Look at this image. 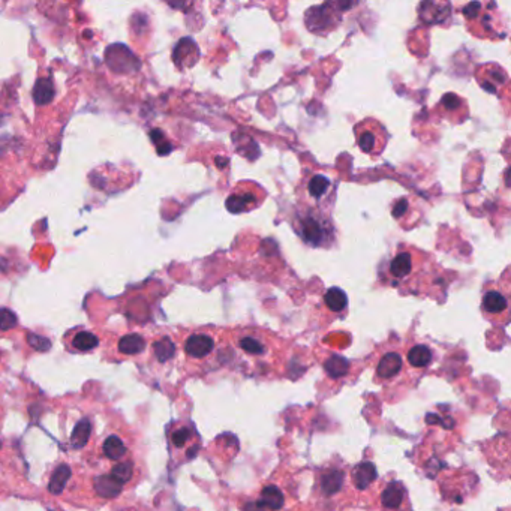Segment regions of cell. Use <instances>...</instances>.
Wrapping results in <instances>:
<instances>
[{
	"instance_id": "cell-4",
	"label": "cell",
	"mask_w": 511,
	"mask_h": 511,
	"mask_svg": "<svg viewBox=\"0 0 511 511\" xmlns=\"http://www.w3.org/2000/svg\"><path fill=\"white\" fill-rule=\"evenodd\" d=\"M354 136L359 149L369 154L372 159H377L384 152L390 135L387 129L377 118H364L354 126Z\"/></svg>"
},
{
	"instance_id": "cell-23",
	"label": "cell",
	"mask_w": 511,
	"mask_h": 511,
	"mask_svg": "<svg viewBox=\"0 0 511 511\" xmlns=\"http://www.w3.org/2000/svg\"><path fill=\"white\" fill-rule=\"evenodd\" d=\"M90 432H92V426H90L87 420H81V422L77 423L74 432L71 435L72 445H74L75 449H83L86 442L89 441Z\"/></svg>"
},
{
	"instance_id": "cell-1",
	"label": "cell",
	"mask_w": 511,
	"mask_h": 511,
	"mask_svg": "<svg viewBox=\"0 0 511 511\" xmlns=\"http://www.w3.org/2000/svg\"><path fill=\"white\" fill-rule=\"evenodd\" d=\"M429 255L413 246L400 244L395 251L393 257L382 262L381 279L386 284L396 288H411L415 285L420 276L427 269Z\"/></svg>"
},
{
	"instance_id": "cell-14",
	"label": "cell",
	"mask_w": 511,
	"mask_h": 511,
	"mask_svg": "<svg viewBox=\"0 0 511 511\" xmlns=\"http://www.w3.org/2000/svg\"><path fill=\"white\" fill-rule=\"evenodd\" d=\"M381 505L387 511H400L404 505H408V494L402 483L393 481L382 490Z\"/></svg>"
},
{
	"instance_id": "cell-7",
	"label": "cell",
	"mask_w": 511,
	"mask_h": 511,
	"mask_svg": "<svg viewBox=\"0 0 511 511\" xmlns=\"http://www.w3.org/2000/svg\"><path fill=\"white\" fill-rule=\"evenodd\" d=\"M337 3H323L309 8L305 14L306 29L316 35H327L334 30L342 21L341 11L336 9Z\"/></svg>"
},
{
	"instance_id": "cell-13",
	"label": "cell",
	"mask_w": 511,
	"mask_h": 511,
	"mask_svg": "<svg viewBox=\"0 0 511 511\" xmlns=\"http://www.w3.org/2000/svg\"><path fill=\"white\" fill-rule=\"evenodd\" d=\"M285 505V495L278 486L269 485L260 490V496L249 505L252 511H279Z\"/></svg>"
},
{
	"instance_id": "cell-26",
	"label": "cell",
	"mask_w": 511,
	"mask_h": 511,
	"mask_svg": "<svg viewBox=\"0 0 511 511\" xmlns=\"http://www.w3.org/2000/svg\"><path fill=\"white\" fill-rule=\"evenodd\" d=\"M35 99L38 104H47L48 101H51V96L54 95L53 90V83L50 80H39L36 83V87L33 90Z\"/></svg>"
},
{
	"instance_id": "cell-8",
	"label": "cell",
	"mask_w": 511,
	"mask_h": 511,
	"mask_svg": "<svg viewBox=\"0 0 511 511\" xmlns=\"http://www.w3.org/2000/svg\"><path fill=\"white\" fill-rule=\"evenodd\" d=\"M303 189L307 197V204L328 213L334 199V185L330 177L324 174H312L303 181Z\"/></svg>"
},
{
	"instance_id": "cell-21",
	"label": "cell",
	"mask_w": 511,
	"mask_h": 511,
	"mask_svg": "<svg viewBox=\"0 0 511 511\" xmlns=\"http://www.w3.org/2000/svg\"><path fill=\"white\" fill-rule=\"evenodd\" d=\"M71 468L68 467V465H60V467L54 471L53 477L50 480V485H48V490L50 494L53 495H60L63 489H65L68 480L71 478Z\"/></svg>"
},
{
	"instance_id": "cell-15",
	"label": "cell",
	"mask_w": 511,
	"mask_h": 511,
	"mask_svg": "<svg viewBox=\"0 0 511 511\" xmlns=\"http://www.w3.org/2000/svg\"><path fill=\"white\" fill-rule=\"evenodd\" d=\"M405 354V363H408L413 369H427L435 360L433 350L426 343L411 345Z\"/></svg>"
},
{
	"instance_id": "cell-19",
	"label": "cell",
	"mask_w": 511,
	"mask_h": 511,
	"mask_svg": "<svg viewBox=\"0 0 511 511\" xmlns=\"http://www.w3.org/2000/svg\"><path fill=\"white\" fill-rule=\"evenodd\" d=\"M325 306L334 314H341L348 306V297H346L345 291L341 288H330L324 296Z\"/></svg>"
},
{
	"instance_id": "cell-20",
	"label": "cell",
	"mask_w": 511,
	"mask_h": 511,
	"mask_svg": "<svg viewBox=\"0 0 511 511\" xmlns=\"http://www.w3.org/2000/svg\"><path fill=\"white\" fill-rule=\"evenodd\" d=\"M145 348V341L140 334H126L118 342V351L125 355H136L143 352Z\"/></svg>"
},
{
	"instance_id": "cell-12",
	"label": "cell",
	"mask_w": 511,
	"mask_h": 511,
	"mask_svg": "<svg viewBox=\"0 0 511 511\" xmlns=\"http://www.w3.org/2000/svg\"><path fill=\"white\" fill-rule=\"evenodd\" d=\"M183 348L188 357L195 360H204L213 354L216 348V339L212 333L197 332L186 337Z\"/></svg>"
},
{
	"instance_id": "cell-31",
	"label": "cell",
	"mask_w": 511,
	"mask_h": 511,
	"mask_svg": "<svg viewBox=\"0 0 511 511\" xmlns=\"http://www.w3.org/2000/svg\"><path fill=\"white\" fill-rule=\"evenodd\" d=\"M0 449H2V441H0Z\"/></svg>"
},
{
	"instance_id": "cell-11",
	"label": "cell",
	"mask_w": 511,
	"mask_h": 511,
	"mask_svg": "<svg viewBox=\"0 0 511 511\" xmlns=\"http://www.w3.org/2000/svg\"><path fill=\"white\" fill-rule=\"evenodd\" d=\"M345 486V472L339 468L328 467L321 471L316 483V490L324 501L334 499L341 495Z\"/></svg>"
},
{
	"instance_id": "cell-30",
	"label": "cell",
	"mask_w": 511,
	"mask_h": 511,
	"mask_svg": "<svg viewBox=\"0 0 511 511\" xmlns=\"http://www.w3.org/2000/svg\"><path fill=\"white\" fill-rule=\"evenodd\" d=\"M15 324V316L9 314L8 310H2L0 312V330H8V328L14 327Z\"/></svg>"
},
{
	"instance_id": "cell-25",
	"label": "cell",
	"mask_w": 511,
	"mask_h": 511,
	"mask_svg": "<svg viewBox=\"0 0 511 511\" xmlns=\"http://www.w3.org/2000/svg\"><path fill=\"white\" fill-rule=\"evenodd\" d=\"M104 453L107 454V458H109L111 460H118L125 456L126 449L123 442L120 441V438L109 436L104 442Z\"/></svg>"
},
{
	"instance_id": "cell-5",
	"label": "cell",
	"mask_w": 511,
	"mask_h": 511,
	"mask_svg": "<svg viewBox=\"0 0 511 511\" xmlns=\"http://www.w3.org/2000/svg\"><path fill=\"white\" fill-rule=\"evenodd\" d=\"M490 3H478L472 2L468 3L462 9V14L467 18L468 29L472 35H476L477 38H494V39H503L504 33L499 32V26L495 24V18L498 17L495 12L489 11Z\"/></svg>"
},
{
	"instance_id": "cell-10",
	"label": "cell",
	"mask_w": 511,
	"mask_h": 511,
	"mask_svg": "<svg viewBox=\"0 0 511 511\" xmlns=\"http://www.w3.org/2000/svg\"><path fill=\"white\" fill-rule=\"evenodd\" d=\"M235 346L246 355L258 360L266 357L270 350L269 337L264 336L260 330H251V328L235 334Z\"/></svg>"
},
{
	"instance_id": "cell-24",
	"label": "cell",
	"mask_w": 511,
	"mask_h": 511,
	"mask_svg": "<svg viewBox=\"0 0 511 511\" xmlns=\"http://www.w3.org/2000/svg\"><path fill=\"white\" fill-rule=\"evenodd\" d=\"M98 343H99L98 337L93 333L86 330L78 332L74 334V337H72V346L78 351H90L96 348Z\"/></svg>"
},
{
	"instance_id": "cell-22",
	"label": "cell",
	"mask_w": 511,
	"mask_h": 511,
	"mask_svg": "<svg viewBox=\"0 0 511 511\" xmlns=\"http://www.w3.org/2000/svg\"><path fill=\"white\" fill-rule=\"evenodd\" d=\"M153 350H154V355H156V359L161 363H165L170 359L174 357L176 345H174V342L170 339V337H162V339L154 342Z\"/></svg>"
},
{
	"instance_id": "cell-29",
	"label": "cell",
	"mask_w": 511,
	"mask_h": 511,
	"mask_svg": "<svg viewBox=\"0 0 511 511\" xmlns=\"http://www.w3.org/2000/svg\"><path fill=\"white\" fill-rule=\"evenodd\" d=\"M27 341H29L30 346H33V348L38 350V351H48L51 348L50 341L45 339V337H41V336L29 334V336H27Z\"/></svg>"
},
{
	"instance_id": "cell-18",
	"label": "cell",
	"mask_w": 511,
	"mask_h": 511,
	"mask_svg": "<svg viewBox=\"0 0 511 511\" xmlns=\"http://www.w3.org/2000/svg\"><path fill=\"white\" fill-rule=\"evenodd\" d=\"M95 489L101 498H116L120 495L122 485L111 476H99L95 480Z\"/></svg>"
},
{
	"instance_id": "cell-27",
	"label": "cell",
	"mask_w": 511,
	"mask_h": 511,
	"mask_svg": "<svg viewBox=\"0 0 511 511\" xmlns=\"http://www.w3.org/2000/svg\"><path fill=\"white\" fill-rule=\"evenodd\" d=\"M132 474H134V467L131 462H122V463H117L116 467L111 469V476L116 481L120 483V485H123V483L129 481L132 478Z\"/></svg>"
},
{
	"instance_id": "cell-6",
	"label": "cell",
	"mask_w": 511,
	"mask_h": 511,
	"mask_svg": "<svg viewBox=\"0 0 511 511\" xmlns=\"http://www.w3.org/2000/svg\"><path fill=\"white\" fill-rule=\"evenodd\" d=\"M264 199H266V192L260 185L253 181H240L226 198L225 206L230 213L240 215L258 208Z\"/></svg>"
},
{
	"instance_id": "cell-17",
	"label": "cell",
	"mask_w": 511,
	"mask_h": 511,
	"mask_svg": "<svg viewBox=\"0 0 511 511\" xmlns=\"http://www.w3.org/2000/svg\"><path fill=\"white\" fill-rule=\"evenodd\" d=\"M350 368H351L350 361L342 357H337V355H330V357L324 361V370L327 375L333 379H341V378L348 377Z\"/></svg>"
},
{
	"instance_id": "cell-2",
	"label": "cell",
	"mask_w": 511,
	"mask_h": 511,
	"mask_svg": "<svg viewBox=\"0 0 511 511\" xmlns=\"http://www.w3.org/2000/svg\"><path fill=\"white\" fill-rule=\"evenodd\" d=\"M294 233L309 248L328 249L336 239L332 219L327 213L312 206L300 207L293 216Z\"/></svg>"
},
{
	"instance_id": "cell-9",
	"label": "cell",
	"mask_w": 511,
	"mask_h": 511,
	"mask_svg": "<svg viewBox=\"0 0 511 511\" xmlns=\"http://www.w3.org/2000/svg\"><path fill=\"white\" fill-rule=\"evenodd\" d=\"M405 370V357L397 350L382 352L375 363V378L381 384H393Z\"/></svg>"
},
{
	"instance_id": "cell-16",
	"label": "cell",
	"mask_w": 511,
	"mask_h": 511,
	"mask_svg": "<svg viewBox=\"0 0 511 511\" xmlns=\"http://www.w3.org/2000/svg\"><path fill=\"white\" fill-rule=\"evenodd\" d=\"M378 478L375 465L369 460L360 462L357 467L352 469L351 474V481L355 489L359 490H366L373 481Z\"/></svg>"
},
{
	"instance_id": "cell-3",
	"label": "cell",
	"mask_w": 511,
	"mask_h": 511,
	"mask_svg": "<svg viewBox=\"0 0 511 511\" xmlns=\"http://www.w3.org/2000/svg\"><path fill=\"white\" fill-rule=\"evenodd\" d=\"M481 312L494 324H507L510 318V284L505 276L501 280L489 282L483 289Z\"/></svg>"
},
{
	"instance_id": "cell-28",
	"label": "cell",
	"mask_w": 511,
	"mask_h": 511,
	"mask_svg": "<svg viewBox=\"0 0 511 511\" xmlns=\"http://www.w3.org/2000/svg\"><path fill=\"white\" fill-rule=\"evenodd\" d=\"M189 440H190V431L188 427H180V429H177L174 433L171 435V441H172V444H174V447H177V449L185 447Z\"/></svg>"
}]
</instances>
